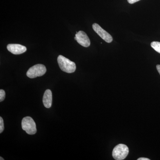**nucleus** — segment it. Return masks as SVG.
I'll use <instances>...</instances> for the list:
<instances>
[{"label": "nucleus", "mask_w": 160, "mask_h": 160, "mask_svg": "<svg viewBox=\"0 0 160 160\" xmlns=\"http://www.w3.org/2000/svg\"><path fill=\"white\" fill-rule=\"evenodd\" d=\"M43 103L46 108H50L52 104V93L50 89L45 91L43 97Z\"/></svg>", "instance_id": "obj_8"}, {"label": "nucleus", "mask_w": 160, "mask_h": 160, "mask_svg": "<svg viewBox=\"0 0 160 160\" xmlns=\"http://www.w3.org/2000/svg\"><path fill=\"white\" fill-rule=\"evenodd\" d=\"M92 29L99 36L106 42L111 43L112 41V38L111 35L103 29L97 23H94L92 25Z\"/></svg>", "instance_id": "obj_5"}, {"label": "nucleus", "mask_w": 160, "mask_h": 160, "mask_svg": "<svg viewBox=\"0 0 160 160\" xmlns=\"http://www.w3.org/2000/svg\"><path fill=\"white\" fill-rule=\"evenodd\" d=\"M74 39L76 40L83 47H88L90 46V40L86 32L84 31H80L78 32H76Z\"/></svg>", "instance_id": "obj_6"}, {"label": "nucleus", "mask_w": 160, "mask_h": 160, "mask_svg": "<svg viewBox=\"0 0 160 160\" xmlns=\"http://www.w3.org/2000/svg\"><path fill=\"white\" fill-rule=\"evenodd\" d=\"M129 152L128 146L124 144H120L116 146L112 152V156L114 159L122 160L125 159Z\"/></svg>", "instance_id": "obj_2"}, {"label": "nucleus", "mask_w": 160, "mask_h": 160, "mask_svg": "<svg viewBox=\"0 0 160 160\" xmlns=\"http://www.w3.org/2000/svg\"><path fill=\"white\" fill-rule=\"evenodd\" d=\"M151 46L156 51L160 53V42H152L151 43Z\"/></svg>", "instance_id": "obj_9"}, {"label": "nucleus", "mask_w": 160, "mask_h": 160, "mask_svg": "<svg viewBox=\"0 0 160 160\" xmlns=\"http://www.w3.org/2000/svg\"><path fill=\"white\" fill-rule=\"evenodd\" d=\"M128 2L130 3V4H133V3L137 2H138L140 0H127Z\"/></svg>", "instance_id": "obj_12"}, {"label": "nucleus", "mask_w": 160, "mask_h": 160, "mask_svg": "<svg viewBox=\"0 0 160 160\" xmlns=\"http://www.w3.org/2000/svg\"><path fill=\"white\" fill-rule=\"evenodd\" d=\"M0 160H4V159L3 158H2L1 157H0Z\"/></svg>", "instance_id": "obj_15"}, {"label": "nucleus", "mask_w": 160, "mask_h": 160, "mask_svg": "<svg viewBox=\"0 0 160 160\" xmlns=\"http://www.w3.org/2000/svg\"><path fill=\"white\" fill-rule=\"evenodd\" d=\"M22 128L27 134L33 135L36 133V125L34 120L30 117L23 118L22 122Z\"/></svg>", "instance_id": "obj_3"}, {"label": "nucleus", "mask_w": 160, "mask_h": 160, "mask_svg": "<svg viewBox=\"0 0 160 160\" xmlns=\"http://www.w3.org/2000/svg\"><path fill=\"white\" fill-rule=\"evenodd\" d=\"M46 72V66L42 64H37L29 68L27 72L26 75L30 78H34L44 75Z\"/></svg>", "instance_id": "obj_4"}, {"label": "nucleus", "mask_w": 160, "mask_h": 160, "mask_svg": "<svg viewBox=\"0 0 160 160\" xmlns=\"http://www.w3.org/2000/svg\"><path fill=\"white\" fill-rule=\"evenodd\" d=\"M157 69L158 72L159 73L160 75V65H157Z\"/></svg>", "instance_id": "obj_13"}, {"label": "nucleus", "mask_w": 160, "mask_h": 160, "mask_svg": "<svg viewBox=\"0 0 160 160\" xmlns=\"http://www.w3.org/2000/svg\"><path fill=\"white\" fill-rule=\"evenodd\" d=\"M138 160H150L149 159L147 158H139L138 159Z\"/></svg>", "instance_id": "obj_14"}, {"label": "nucleus", "mask_w": 160, "mask_h": 160, "mask_svg": "<svg viewBox=\"0 0 160 160\" xmlns=\"http://www.w3.org/2000/svg\"><path fill=\"white\" fill-rule=\"evenodd\" d=\"M6 97V92L3 89L0 90V102H2L4 101Z\"/></svg>", "instance_id": "obj_10"}, {"label": "nucleus", "mask_w": 160, "mask_h": 160, "mask_svg": "<svg viewBox=\"0 0 160 160\" xmlns=\"http://www.w3.org/2000/svg\"><path fill=\"white\" fill-rule=\"evenodd\" d=\"M7 49L8 51L15 55L22 54L27 50L26 47L20 44H9L7 45Z\"/></svg>", "instance_id": "obj_7"}, {"label": "nucleus", "mask_w": 160, "mask_h": 160, "mask_svg": "<svg viewBox=\"0 0 160 160\" xmlns=\"http://www.w3.org/2000/svg\"><path fill=\"white\" fill-rule=\"evenodd\" d=\"M4 129V121L2 117H0V133H2Z\"/></svg>", "instance_id": "obj_11"}, {"label": "nucleus", "mask_w": 160, "mask_h": 160, "mask_svg": "<svg viewBox=\"0 0 160 160\" xmlns=\"http://www.w3.org/2000/svg\"><path fill=\"white\" fill-rule=\"evenodd\" d=\"M58 62L60 69L67 73H72L75 71L76 66L74 62L62 55L58 57Z\"/></svg>", "instance_id": "obj_1"}]
</instances>
